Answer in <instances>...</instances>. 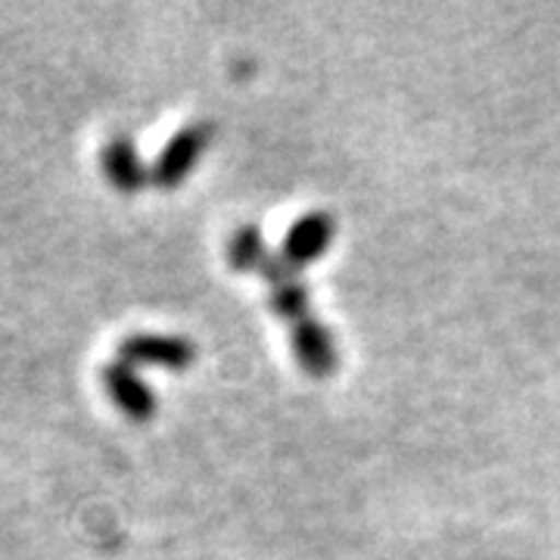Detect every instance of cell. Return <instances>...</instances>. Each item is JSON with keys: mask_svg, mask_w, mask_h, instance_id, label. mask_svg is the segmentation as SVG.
<instances>
[{"mask_svg": "<svg viewBox=\"0 0 560 560\" xmlns=\"http://www.w3.org/2000/svg\"><path fill=\"white\" fill-rule=\"evenodd\" d=\"M209 135H212L209 125H187V128H180L178 135L165 143V150L156 156V162H153L150 180L160 184V187H178L202 156V150L209 143Z\"/></svg>", "mask_w": 560, "mask_h": 560, "instance_id": "6da1fadb", "label": "cell"}, {"mask_svg": "<svg viewBox=\"0 0 560 560\" xmlns=\"http://www.w3.org/2000/svg\"><path fill=\"white\" fill-rule=\"evenodd\" d=\"M275 308H278L280 315H287V318L305 315V287H302L300 280H280L278 290H275Z\"/></svg>", "mask_w": 560, "mask_h": 560, "instance_id": "52a82bcc", "label": "cell"}, {"mask_svg": "<svg viewBox=\"0 0 560 560\" xmlns=\"http://www.w3.org/2000/svg\"><path fill=\"white\" fill-rule=\"evenodd\" d=\"M101 381L109 393V399L116 401V408L125 411L128 418L147 420L156 415V396L150 389V383H143L135 374L131 364L125 361H109L101 371Z\"/></svg>", "mask_w": 560, "mask_h": 560, "instance_id": "3957f363", "label": "cell"}, {"mask_svg": "<svg viewBox=\"0 0 560 560\" xmlns=\"http://www.w3.org/2000/svg\"><path fill=\"white\" fill-rule=\"evenodd\" d=\"M231 259H234V265H241V268H249V265H256L261 259V237L253 228L234 234V241H231Z\"/></svg>", "mask_w": 560, "mask_h": 560, "instance_id": "ba28073f", "label": "cell"}, {"mask_svg": "<svg viewBox=\"0 0 560 560\" xmlns=\"http://www.w3.org/2000/svg\"><path fill=\"white\" fill-rule=\"evenodd\" d=\"M101 162L109 184H113L116 190H121V194H135V190H140V187L147 184V178H150L147 168H143V162H140L138 150H135V143L128 138L109 140L101 150Z\"/></svg>", "mask_w": 560, "mask_h": 560, "instance_id": "277c9868", "label": "cell"}, {"mask_svg": "<svg viewBox=\"0 0 560 560\" xmlns=\"http://www.w3.org/2000/svg\"><path fill=\"white\" fill-rule=\"evenodd\" d=\"M296 355L312 374H327L337 364V352H334V340L327 327H320L315 320L296 324Z\"/></svg>", "mask_w": 560, "mask_h": 560, "instance_id": "8992f818", "label": "cell"}, {"mask_svg": "<svg viewBox=\"0 0 560 560\" xmlns=\"http://www.w3.org/2000/svg\"><path fill=\"white\" fill-rule=\"evenodd\" d=\"M197 359L194 342L184 337H165V334H135L119 346V361L125 364H153V368H172L184 371Z\"/></svg>", "mask_w": 560, "mask_h": 560, "instance_id": "7a4b0ae2", "label": "cell"}, {"mask_svg": "<svg viewBox=\"0 0 560 560\" xmlns=\"http://www.w3.org/2000/svg\"><path fill=\"white\" fill-rule=\"evenodd\" d=\"M334 237V219L330 215H308L296 221V228L290 231V237L283 243V259L293 268H302L305 261L324 253V246Z\"/></svg>", "mask_w": 560, "mask_h": 560, "instance_id": "5b68a950", "label": "cell"}]
</instances>
